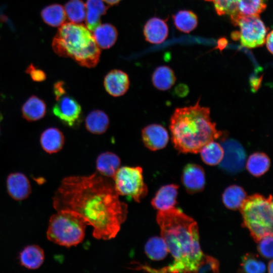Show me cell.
Masks as SVG:
<instances>
[{
  "mask_svg": "<svg viewBox=\"0 0 273 273\" xmlns=\"http://www.w3.org/2000/svg\"><path fill=\"white\" fill-rule=\"evenodd\" d=\"M156 220L174 262L154 272H195L203 255L197 222L174 207L158 211Z\"/></svg>",
  "mask_w": 273,
  "mask_h": 273,
  "instance_id": "2",
  "label": "cell"
},
{
  "mask_svg": "<svg viewBox=\"0 0 273 273\" xmlns=\"http://www.w3.org/2000/svg\"><path fill=\"white\" fill-rule=\"evenodd\" d=\"M178 186L174 184L164 186L157 191L151 201L152 206L158 211H164L174 207L176 204Z\"/></svg>",
  "mask_w": 273,
  "mask_h": 273,
  "instance_id": "15",
  "label": "cell"
},
{
  "mask_svg": "<svg viewBox=\"0 0 273 273\" xmlns=\"http://www.w3.org/2000/svg\"><path fill=\"white\" fill-rule=\"evenodd\" d=\"M26 72L30 75L32 79L34 81L42 82L46 79V74L44 71L37 68L32 64H30L27 68Z\"/></svg>",
  "mask_w": 273,
  "mask_h": 273,
  "instance_id": "36",
  "label": "cell"
},
{
  "mask_svg": "<svg viewBox=\"0 0 273 273\" xmlns=\"http://www.w3.org/2000/svg\"><path fill=\"white\" fill-rule=\"evenodd\" d=\"M65 138L62 131L56 127H50L40 135V143L43 150L49 154L56 153L63 148Z\"/></svg>",
  "mask_w": 273,
  "mask_h": 273,
  "instance_id": "17",
  "label": "cell"
},
{
  "mask_svg": "<svg viewBox=\"0 0 273 273\" xmlns=\"http://www.w3.org/2000/svg\"><path fill=\"white\" fill-rule=\"evenodd\" d=\"M52 108L54 115L63 124L74 127L81 121L82 109L77 101L66 94L56 99Z\"/></svg>",
  "mask_w": 273,
  "mask_h": 273,
  "instance_id": "9",
  "label": "cell"
},
{
  "mask_svg": "<svg viewBox=\"0 0 273 273\" xmlns=\"http://www.w3.org/2000/svg\"><path fill=\"white\" fill-rule=\"evenodd\" d=\"M115 189L119 195L129 196L140 202L148 194L141 167H119L112 178Z\"/></svg>",
  "mask_w": 273,
  "mask_h": 273,
  "instance_id": "7",
  "label": "cell"
},
{
  "mask_svg": "<svg viewBox=\"0 0 273 273\" xmlns=\"http://www.w3.org/2000/svg\"><path fill=\"white\" fill-rule=\"evenodd\" d=\"M64 8L66 18L71 22L80 23L85 19L86 7L82 0H69Z\"/></svg>",
  "mask_w": 273,
  "mask_h": 273,
  "instance_id": "31",
  "label": "cell"
},
{
  "mask_svg": "<svg viewBox=\"0 0 273 273\" xmlns=\"http://www.w3.org/2000/svg\"><path fill=\"white\" fill-rule=\"evenodd\" d=\"M239 0H213L214 7L219 15H229L230 18L237 12Z\"/></svg>",
  "mask_w": 273,
  "mask_h": 273,
  "instance_id": "33",
  "label": "cell"
},
{
  "mask_svg": "<svg viewBox=\"0 0 273 273\" xmlns=\"http://www.w3.org/2000/svg\"><path fill=\"white\" fill-rule=\"evenodd\" d=\"M41 16L44 22L52 27H60L66 19L64 8L58 4L43 8L41 12Z\"/></svg>",
  "mask_w": 273,
  "mask_h": 273,
  "instance_id": "25",
  "label": "cell"
},
{
  "mask_svg": "<svg viewBox=\"0 0 273 273\" xmlns=\"http://www.w3.org/2000/svg\"><path fill=\"white\" fill-rule=\"evenodd\" d=\"M145 251L149 258L155 261L163 259L169 253L167 246L161 237L149 239L145 244Z\"/></svg>",
  "mask_w": 273,
  "mask_h": 273,
  "instance_id": "29",
  "label": "cell"
},
{
  "mask_svg": "<svg viewBox=\"0 0 273 273\" xmlns=\"http://www.w3.org/2000/svg\"><path fill=\"white\" fill-rule=\"evenodd\" d=\"M129 84L128 75L119 69L111 70L104 79V86L106 92L115 97L123 95L128 89Z\"/></svg>",
  "mask_w": 273,
  "mask_h": 273,
  "instance_id": "13",
  "label": "cell"
},
{
  "mask_svg": "<svg viewBox=\"0 0 273 273\" xmlns=\"http://www.w3.org/2000/svg\"><path fill=\"white\" fill-rule=\"evenodd\" d=\"M52 199L56 211L69 210L82 216L97 239L115 238L127 218V205L119 200L113 181L98 172L65 177Z\"/></svg>",
  "mask_w": 273,
  "mask_h": 273,
  "instance_id": "1",
  "label": "cell"
},
{
  "mask_svg": "<svg viewBox=\"0 0 273 273\" xmlns=\"http://www.w3.org/2000/svg\"><path fill=\"white\" fill-rule=\"evenodd\" d=\"M54 93L56 100L66 94L64 83L63 81H58L54 84Z\"/></svg>",
  "mask_w": 273,
  "mask_h": 273,
  "instance_id": "37",
  "label": "cell"
},
{
  "mask_svg": "<svg viewBox=\"0 0 273 273\" xmlns=\"http://www.w3.org/2000/svg\"><path fill=\"white\" fill-rule=\"evenodd\" d=\"M264 263L252 254H246L242 258L241 271L249 273H262L265 271Z\"/></svg>",
  "mask_w": 273,
  "mask_h": 273,
  "instance_id": "32",
  "label": "cell"
},
{
  "mask_svg": "<svg viewBox=\"0 0 273 273\" xmlns=\"http://www.w3.org/2000/svg\"><path fill=\"white\" fill-rule=\"evenodd\" d=\"M199 101L193 106L176 108L170 119L172 142L180 153H198L222 135L211 121L210 108L201 106Z\"/></svg>",
  "mask_w": 273,
  "mask_h": 273,
  "instance_id": "3",
  "label": "cell"
},
{
  "mask_svg": "<svg viewBox=\"0 0 273 273\" xmlns=\"http://www.w3.org/2000/svg\"><path fill=\"white\" fill-rule=\"evenodd\" d=\"M225 155L221 161V166L229 172H234L241 170L245 160V154L243 148H233V151L227 149Z\"/></svg>",
  "mask_w": 273,
  "mask_h": 273,
  "instance_id": "26",
  "label": "cell"
},
{
  "mask_svg": "<svg viewBox=\"0 0 273 273\" xmlns=\"http://www.w3.org/2000/svg\"><path fill=\"white\" fill-rule=\"evenodd\" d=\"M240 210L243 224L253 239L258 242L263 238L272 235V199L259 194L246 197Z\"/></svg>",
  "mask_w": 273,
  "mask_h": 273,
  "instance_id": "5",
  "label": "cell"
},
{
  "mask_svg": "<svg viewBox=\"0 0 273 273\" xmlns=\"http://www.w3.org/2000/svg\"><path fill=\"white\" fill-rule=\"evenodd\" d=\"M205 1H209V2H212V1L213 2V0H205Z\"/></svg>",
  "mask_w": 273,
  "mask_h": 273,
  "instance_id": "42",
  "label": "cell"
},
{
  "mask_svg": "<svg viewBox=\"0 0 273 273\" xmlns=\"http://www.w3.org/2000/svg\"><path fill=\"white\" fill-rule=\"evenodd\" d=\"M224 152L223 147L214 141L205 145L200 151L203 162L209 165H216L220 163Z\"/></svg>",
  "mask_w": 273,
  "mask_h": 273,
  "instance_id": "27",
  "label": "cell"
},
{
  "mask_svg": "<svg viewBox=\"0 0 273 273\" xmlns=\"http://www.w3.org/2000/svg\"><path fill=\"white\" fill-rule=\"evenodd\" d=\"M219 264L214 258L203 255L195 272H218Z\"/></svg>",
  "mask_w": 273,
  "mask_h": 273,
  "instance_id": "34",
  "label": "cell"
},
{
  "mask_svg": "<svg viewBox=\"0 0 273 273\" xmlns=\"http://www.w3.org/2000/svg\"><path fill=\"white\" fill-rule=\"evenodd\" d=\"M176 27L180 31L189 33L193 30L198 24V18L193 12L181 10L173 17Z\"/></svg>",
  "mask_w": 273,
  "mask_h": 273,
  "instance_id": "30",
  "label": "cell"
},
{
  "mask_svg": "<svg viewBox=\"0 0 273 273\" xmlns=\"http://www.w3.org/2000/svg\"><path fill=\"white\" fill-rule=\"evenodd\" d=\"M85 125L90 132L100 134L104 133L109 125V118L107 114L100 110L92 111L85 119Z\"/></svg>",
  "mask_w": 273,
  "mask_h": 273,
  "instance_id": "22",
  "label": "cell"
},
{
  "mask_svg": "<svg viewBox=\"0 0 273 273\" xmlns=\"http://www.w3.org/2000/svg\"><path fill=\"white\" fill-rule=\"evenodd\" d=\"M93 31L97 45L103 49L112 47L117 39V30L114 25L110 23L100 24Z\"/></svg>",
  "mask_w": 273,
  "mask_h": 273,
  "instance_id": "19",
  "label": "cell"
},
{
  "mask_svg": "<svg viewBox=\"0 0 273 273\" xmlns=\"http://www.w3.org/2000/svg\"><path fill=\"white\" fill-rule=\"evenodd\" d=\"M59 56L69 57L81 66L95 67L101 51L91 31L82 24L67 22L60 26L52 42Z\"/></svg>",
  "mask_w": 273,
  "mask_h": 273,
  "instance_id": "4",
  "label": "cell"
},
{
  "mask_svg": "<svg viewBox=\"0 0 273 273\" xmlns=\"http://www.w3.org/2000/svg\"><path fill=\"white\" fill-rule=\"evenodd\" d=\"M257 248L259 252L265 258L272 257V235L266 236L258 242Z\"/></svg>",
  "mask_w": 273,
  "mask_h": 273,
  "instance_id": "35",
  "label": "cell"
},
{
  "mask_svg": "<svg viewBox=\"0 0 273 273\" xmlns=\"http://www.w3.org/2000/svg\"><path fill=\"white\" fill-rule=\"evenodd\" d=\"M143 32L147 41L153 44H159L167 38L168 28L164 20L154 17L149 19L145 23Z\"/></svg>",
  "mask_w": 273,
  "mask_h": 273,
  "instance_id": "14",
  "label": "cell"
},
{
  "mask_svg": "<svg viewBox=\"0 0 273 273\" xmlns=\"http://www.w3.org/2000/svg\"><path fill=\"white\" fill-rule=\"evenodd\" d=\"M270 165V159L266 154L255 152L249 157L246 163V168L252 175L258 177L268 170Z\"/></svg>",
  "mask_w": 273,
  "mask_h": 273,
  "instance_id": "24",
  "label": "cell"
},
{
  "mask_svg": "<svg viewBox=\"0 0 273 273\" xmlns=\"http://www.w3.org/2000/svg\"><path fill=\"white\" fill-rule=\"evenodd\" d=\"M88 225L78 213L69 210H60L49 219L47 239L57 245L70 247L80 243Z\"/></svg>",
  "mask_w": 273,
  "mask_h": 273,
  "instance_id": "6",
  "label": "cell"
},
{
  "mask_svg": "<svg viewBox=\"0 0 273 273\" xmlns=\"http://www.w3.org/2000/svg\"><path fill=\"white\" fill-rule=\"evenodd\" d=\"M6 183L9 195L16 201L24 200L31 194V187L29 179L22 173H10Z\"/></svg>",
  "mask_w": 273,
  "mask_h": 273,
  "instance_id": "12",
  "label": "cell"
},
{
  "mask_svg": "<svg viewBox=\"0 0 273 273\" xmlns=\"http://www.w3.org/2000/svg\"><path fill=\"white\" fill-rule=\"evenodd\" d=\"M236 25L240 27V32L237 35L242 46L252 49L265 43L267 29L259 15L241 16Z\"/></svg>",
  "mask_w": 273,
  "mask_h": 273,
  "instance_id": "8",
  "label": "cell"
},
{
  "mask_svg": "<svg viewBox=\"0 0 273 273\" xmlns=\"http://www.w3.org/2000/svg\"><path fill=\"white\" fill-rule=\"evenodd\" d=\"M44 252L39 246L31 245L26 246L19 253L20 264L28 269H36L43 264Z\"/></svg>",
  "mask_w": 273,
  "mask_h": 273,
  "instance_id": "16",
  "label": "cell"
},
{
  "mask_svg": "<svg viewBox=\"0 0 273 273\" xmlns=\"http://www.w3.org/2000/svg\"><path fill=\"white\" fill-rule=\"evenodd\" d=\"M142 139L144 145L151 151L165 148L169 141L167 129L158 124H152L142 130Z\"/></svg>",
  "mask_w": 273,
  "mask_h": 273,
  "instance_id": "10",
  "label": "cell"
},
{
  "mask_svg": "<svg viewBox=\"0 0 273 273\" xmlns=\"http://www.w3.org/2000/svg\"><path fill=\"white\" fill-rule=\"evenodd\" d=\"M106 4L110 6L117 5L121 0H103Z\"/></svg>",
  "mask_w": 273,
  "mask_h": 273,
  "instance_id": "40",
  "label": "cell"
},
{
  "mask_svg": "<svg viewBox=\"0 0 273 273\" xmlns=\"http://www.w3.org/2000/svg\"><path fill=\"white\" fill-rule=\"evenodd\" d=\"M272 31L271 30L266 36L265 41L266 46L269 52L272 54Z\"/></svg>",
  "mask_w": 273,
  "mask_h": 273,
  "instance_id": "39",
  "label": "cell"
},
{
  "mask_svg": "<svg viewBox=\"0 0 273 273\" xmlns=\"http://www.w3.org/2000/svg\"><path fill=\"white\" fill-rule=\"evenodd\" d=\"M272 261L270 260L268 265V271L269 273L272 272Z\"/></svg>",
  "mask_w": 273,
  "mask_h": 273,
  "instance_id": "41",
  "label": "cell"
},
{
  "mask_svg": "<svg viewBox=\"0 0 273 273\" xmlns=\"http://www.w3.org/2000/svg\"><path fill=\"white\" fill-rule=\"evenodd\" d=\"M121 164L120 158L115 154L106 152L97 158L96 167L98 172L106 177L113 178Z\"/></svg>",
  "mask_w": 273,
  "mask_h": 273,
  "instance_id": "20",
  "label": "cell"
},
{
  "mask_svg": "<svg viewBox=\"0 0 273 273\" xmlns=\"http://www.w3.org/2000/svg\"><path fill=\"white\" fill-rule=\"evenodd\" d=\"M85 23L87 28L93 31L101 23V17L108 9L103 0H86Z\"/></svg>",
  "mask_w": 273,
  "mask_h": 273,
  "instance_id": "18",
  "label": "cell"
},
{
  "mask_svg": "<svg viewBox=\"0 0 273 273\" xmlns=\"http://www.w3.org/2000/svg\"><path fill=\"white\" fill-rule=\"evenodd\" d=\"M175 80L173 71L165 65L157 67L152 75L153 85L160 90L165 91L170 89L175 83Z\"/></svg>",
  "mask_w": 273,
  "mask_h": 273,
  "instance_id": "23",
  "label": "cell"
},
{
  "mask_svg": "<svg viewBox=\"0 0 273 273\" xmlns=\"http://www.w3.org/2000/svg\"><path fill=\"white\" fill-rule=\"evenodd\" d=\"M246 197V193L242 187L232 185L224 191L222 195V201L228 208L237 210L240 208Z\"/></svg>",
  "mask_w": 273,
  "mask_h": 273,
  "instance_id": "28",
  "label": "cell"
},
{
  "mask_svg": "<svg viewBox=\"0 0 273 273\" xmlns=\"http://www.w3.org/2000/svg\"><path fill=\"white\" fill-rule=\"evenodd\" d=\"M189 91L188 87L185 84H179L175 88L176 93L180 97H184L187 95Z\"/></svg>",
  "mask_w": 273,
  "mask_h": 273,
  "instance_id": "38",
  "label": "cell"
},
{
  "mask_svg": "<svg viewBox=\"0 0 273 273\" xmlns=\"http://www.w3.org/2000/svg\"><path fill=\"white\" fill-rule=\"evenodd\" d=\"M46 113V105L44 101L33 95L29 97L22 107L23 117L32 122L42 118Z\"/></svg>",
  "mask_w": 273,
  "mask_h": 273,
  "instance_id": "21",
  "label": "cell"
},
{
  "mask_svg": "<svg viewBox=\"0 0 273 273\" xmlns=\"http://www.w3.org/2000/svg\"><path fill=\"white\" fill-rule=\"evenodd\" d=\"M182 182L189 193L194 194L203 190L205 184L203 168L196 164H188L184 168Z\"/></svg>",
  "mask_w": 273,
  "mask_h": 273,
  "instance_id": "11",
  "label": "cell"
}]
</instances>
